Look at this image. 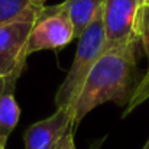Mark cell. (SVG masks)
<instances>
[{"instance_id": "2", "label": "cell", "mask_w": 149, "mask_h": 149, "mask_svg": "<svg viewBox=\"0 0 149 149\" xmlns=\"http://www.w3.org/2000/svg\"><path fill=\"white\" fill-rule=\"evenodd\" d=\"M106 51V38L103 26V10L94 17V20L86 28L80 35L75 55L70 71L67 72L62 84L55 94V106L71 107L77 99L88 72L99 61V58Z\"/></svg>"}, {"instance_id": "11", "label": "cell", "mask_w": 149, "mask_h": 149, "mask_svg": "<svg viewBox=\"0 0 149 149\" xmlns=\"http://www.w3.org/2000/svg\"><path fill=\"white\" fill-rule=\"evenodd\" d=\"M138 32H139V42H142L145 55L148 56L149 62V6L143 3L141 4V9H139Z\"/></svg>"}, {"instance_id": "18", "label": "cell", "mask_w": 149, "mask_h": 149, "mask_svg": "<svg viewBox=\"0 0 149 149\" xmlns=\"http://www.w3.org/2000/svg\"><path fill=\"white\" fill-rule=\"evenodd\" d=\"M143 4H148L149 6V0H143Z\"/></svg>"}, {"instance_id": "8", "label": "cell", "mask_w": 149, "mask_h": 149, "mask_svg": "<svg viewBox=\"0 0 149 149\" xmlns=\"http://www.w3.org/2000/svg\"><path fill=\"white\" fill-rule=\"evenodd\" d=\"M106 0H64L61 4L67 10L72 28L74 38H80V35L86 31V28L94 20L104 7Z\"/></svg>"}, {"instance_id": "17", "label": "cell", "mask_w": 149, "mask_h": 149, "mask_svg": "<svg viewBox=\"0 0 149 149\" xmlns=\"http://www.w3.org/2000/svg\"><path fill=\"white\" fill-rule=\"evenodd\" d=\"M4 148H6V146H4V145H3V143L0 142V149H4Z\"/></svg>"}, {"instance_id": "13", "label": "cell", "mask_w": 149, "mask_h": 149, "mask_svg": "<svg viewBox=\"0 0 149 149\" xmlns=\"http://www.w3.org/2000/svg\"><path fill=\"white\" fill-rule=\"evenodd\" d=\"M104 141H106V136H103V138H100V139L93 141V142L90 143L88 149H101V148H103V143H104Z\"/></svg>"}, {"instance_id": "10", "label": "cell", "mask_w": 149, "mask_h": 149, "mask_svg": "<svg viewBox=\"0 0 149 149\" xmlns=\"http://www.w3.org/2000/svg\"><path fill=\"white\" fill-rule=\"evenodd\" d=\"M148 99H149V65H148V70H146L145 75L141 78V81H139V84H138V87H136L132 99L129 101L127 107L123 111V117L127 116L129 113H132L139 104H142L143 101H146Z\"/></svg>"}, {"instance_id": "16", "label": "cell", "mask_w": 149, "mask_h": 149, "mask_svg": "<svg viewBox=\"0 0 149 149\" xmlns=\"http://www.w3.org/2000/svg\"><path fill=\"white\" fill-rule=\"evenodd\" d=\"M3 83H4V80L0 77V91H1V87H3Z\"/></svg>"}, {"instance_id": "5", "label": "cell", "mask_w": 149, "mask_h": 149, "mask_svg": "<svg viewBox=\"0 0 149 149\" xmlns=\"http://www.w3.org/2000/svg\"><path fill=\"white\" fill-rule=\"evenodd\" d=\"M143 0H106L103 26L106 51L127 44H139V9Z\"/></svg>"}, {"instance_id": "15", "label": "cell", "mask_w": 149, "mask_h": 149, "mask_svg": "<svg viewBox=\"0 0 149 149\" xmlns=\"http://www.w3.org/2000/svg\"><path fill=\"white\" fill-rule=\"evenodd\" d=\"M142 149H149V139L146 141V142H145V145L142 146Z\"/></svg>"}, {"instance_id": "3", "label": "cell", "mask_w": 149, "mask_h": 149, "mask_svg": "<svg viewBox=\"0 0 149 149\" xmlns=\"http://www.w3.org/2000/svg\"><path fill=\"white\" fill-rule=\"evenodd\" d=\"M45 6V4H44ZM41 4L32 3L19 16L0 23V77L17 80L26 65L28 39L42 12Z\"/></svg>"}, {"instance_id": "9", "label": "cell", "mask_w": 149, "mask_h": 149, "mask_svg": "<svg viewBox=\"0 0 149 149\" xmlns=\"http://www.w3.org/2000/svg\"><path fill=\"white\" fill-rule=\"evenodd\" d=\"M32 4V0H0V23L15 19Z\"/></svg>"}, {"instance_id": "4", "label": "cell", "mask_w": 149, "mask_h": 149, "mask_svg": "<svg viewBox=\"0 0 149 149\" xmlns=\"http://www.w3.org/2000/svg\"><path fill=\"white\" fill-rule=\"evenodd\" d=\"M74 39L72 22L61 3L44 6L38 16L29 39L28 55L38 51H55L68 45Z\"/></svg>"}, {"instance_id": "12", "label": "cell", "mask_w": 149, "mask_h": 149, "mask_svg": "<svg viewBox=\"0 0 149 149\" xmlns=\"http://www.w3.org/2000/svg\"><path fill=\"white\" fill-rule=\"evenodd\" d=\"M74 133H75V130L70 129L67 132V135L61 139V142L56 145L55 149H77L75 148V143H74Z\"/></svg>"}, {"instance_id": "14", "label": "cell", "mask_w": 149, "mask_h": 149, "mask_svg": "<svg viewBox=\"0 0 149 149\" xmlns=\"http://www.w3.org/2000/svg\"><path fill=\"white\" fill-rule=\"evenodd\" d=\"M45 1H47V0H32V3H35V4H41V6H44Z\"/></svg>"}, {"instance_id": "7", "label": "cell", "mask_w": 149, "mask_h": 149, "mask_svg": "<svg viewBox=\"0 0 149 149\" xmlns=\"http://www.w3.org/2000/svg\"><path fill=\"white\" fill-rule=\"evenodd\" d=\"M3 87L0 91V142L6 146V142L16 127L19 117H20V109L15 100V87L16 81L15 78H3Z\"/></svg>"}, {"instance_id": "1", "label": "cell", "mask_w": 149, "mask_h": 149, "mask_svg": "<svg viewBox=\"0 0 149 149\" xmlns=\"http://www.w3.org/2000/svg\"><path fill=\"white\" fill-rule=\"evenodd\" d=\"M138 44H127L104 51V54L88 72L74 104L72 127H78L81 120L97 106L113 101L120 107H127L139 81L136 67Z\"/></svg>"}, {"instance_id": "6", "label": "cell", "mask_w": 149, "mask_h": 149, "mask_svg": "<svg viewBox=\"0 0 149 149\" xmlns=\"http://www.w3.org/2000/svg\"><path fill=\"white\" fill-rule=\"evenodd\" d=\"M70 129H74L71 109H56L49 117L31 125L25 130V149H55Z\"/></svg>"}]
</instances>
